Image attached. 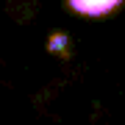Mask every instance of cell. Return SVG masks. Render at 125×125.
I'll list each match as a JSON object with an SVG mask.
<instances>
[{"label": "cell", "mask_w": 125, "mask_h": 125, "mask_svg": "<svg viewBox=\"0 0 125 125\" xmlns=\"http://www.w3.org/2000/svg\"><path fill=\"white\" fill-rule=\"evenodd\" d=\"M72 6V11L83 14V17H103V14L114 11L122 0H67Z\"/></svg>", "instance_id": "obj_1"}]
</instances>
